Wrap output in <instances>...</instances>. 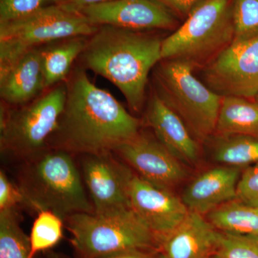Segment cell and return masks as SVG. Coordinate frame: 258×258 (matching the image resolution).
I'll use <instances>...</instances> for the list:
<instances>
[{
    "label": "cell",
    "instance_id": "cell-31",
    "mask_svg": "<svg viewBox=\"0 0 258 258\" xmlns=\"http://www.w3.org/2000/svg\"><path fill=\"white\" fill-rule=\"evenodd\" d=\"M114 1V0H66L63 4L71 9L78 11L83 7L88 5L98 4V3H108V2Z\"/></svg>",
    "mask_w": 258,
    "mask_h": 258
},
{
    "label": "cell",
    "instance_id": "cell-3",
    "mask_svg": "<svg viewBox=\"0 0 258 258\" xmlns=\"http://www.w3.org/2000/svg\"><path fill=\"white\" fill-rule=\"evenodd\" d=\"M71 155L64 151L52 149L25 161L19 186L29 208L37 212H53L63 220L76 213H94Z\"/></svg>",
    "mask_w": 258,
    "mask_h": 258
},
{
    "label": "cell",
    "instance_id": "cell-33",
    "mask_svg": "<svg viewBox=\"0 0 258 258\" xmlns=\"http://www.w3.org/2000/svg\"><path fill=\"white\" fill-rule=\"evenodd\" d=\"M254 100H255L256 101L258 102V95L257 96L255 97V98H254Z\"/></svg>",
    "mask_w": 258,
    "mask_h": 258
},
{
    "label": "cell",
    "instance_id": "cell-1",
    "mask_svg": "<svg viewBox=\"0 0 258 258\" xmlns=\"http://www.w3.org/2000/svg\"><path fill=\"white\" fill-rule=\"evenodd\" d=\"M66 86L64 110L47 147L71 154H110L139 134V119L84 70H75Z\"/></svg>",
    "mask_w": 258,
    "mask_h": 258
},
{
    "label": "cell",
    "instance_id": "cell-32",
    "mask_svg": "<svg viewBox=\"0 0 258 258\" xmlns=\"http://www.w3.org/2000/svg\"><path fill=\"white\" fill-rule=\"evenodd\" d=\"M157 258H168L166 257V254H164V253H161L159 254V256H157Z\"/></svg>",
    "mask_w": 258,
    "mask_h": 258
},
{
    "label": "cell",
    "instance_id": "cell-4",
    "mask_svg": "<svg viewBox=\"0 0 258 258\" xmlns=\"http://www.w3.org/2000/svg\"><path fill=\"white\" fill-rule=\"evenodd\" d=\"M79 11L64 5L46 7L23 18L0 24V75L27 52L74 37H91L98 30Z\"/></svg>",
    "mask_w": 258,
    "mask_h": 258
},
{
    "label": "cell",
    "instance_id": "cell-13",
    "mask_svg": "<svg viewBox=\"0 0 258 258\" xmlns=\"http://www.w3.org/2000/svg\"><path fill=\"white\" fill-rule=\"evenodd\" d=\"M115 152L137 171V175L158 186L171 189L186 176L181 161L157 138L140 132Z\"/></svg>",
    "mask_w": 258,
    "mask_h": 258
},
{
    "label": "cell",
    "instance_id": "cell-30",
    "mask_svg": "<svg viewBox=\"0 0 258 258\" xmlns=\"http://www.w3.org/2000/svg\"><path fill=\"white\" fill-rule=\"evenodd\" d=\"M157 256L149 249H127L98 258H157Z\"/></svg>",
    "mask_w": 258,
    "mask_h": 258
},
{
    "label": "cell",
    "instance_id": "cell-6",
    "mask_svg": "<svg viewBox=\"0 0 258 258\" xmlns=\"http://www.w3.org/2000/svg\"><path fill=\"white\" fill-rule=\"evenodd\" d=\"M232 0H200L180 28L161 45V60L195 64L217 55L234 40Z\"/></svg>",
    "mask_w": 258,
    "mask_h": 258
},
{
    "label": "cell",
    "instance_id": "cell-19",
    "mask_svg": "<svg viewBox=\"0 0 258 258\" xmlns=\"http://www.w3.org/2000/svg\"><path fill=\"white\" fill-rule=\"evenodd\" d=\"M88 41V37H70L52 46L42 48V69L45 89L67 77L71 66L81 55Z\"/></svg>",
    "mask_w": 258,
    "mask_h": 258
},
{
    "label": "cell",
    "instance_id": "cell-14",
    "mask_svg": "<svg viewBox=\"0 0 258 258\" xmlns=\"http://www.w3.org/2000/svg\"><path fill=\"white\" fill-rule=\"evenodd\" d=\"M241 169L222 165L205 171L186 186L181 200L189 212L203 215L237 200Z\"/></svg>",
    "mask_w": 258,
    "mask_h": 258
},
{
    "label": "cell",
    "instance_id": "cell-2",
    "mask_svg": "<svg viewBox=\"0 0 258 258\" xmlns=\"http://www.w3.org/2000/svg\"><path fill=\"white\" fill-rule=\"evenodd\" d=\"M162 41L141 31L101 25L81 57L86 68L118 88L138 113L145 103L149 73L161 61Z\"/></svg>",
    "mask_w": 258,
    "mask_h": 258
},
{
    "label": "cell",
    "instance_id": "cell-25",
    "mask_svg": "<svg viewBox=\"0 0 258 258\" xmlns=\"http://www.w3.org/2000/svg\"><path fill=\"white\" fill-rule=\"evenodd\" d=\"M213 258H258V235L220 232Z\"/></svg>",
    "mask_w": 258,
    "mask_h": 258
},
{
    "label": "cell",
    "instance_id": "cell-21",
    "mask_svg": "<svg viewBox=\"0 0 258 258\" xmlns=\"http://www.w3.org/2000/svg\"><path fill=\"white\" fill-rule=\"evenodd\" d=\"M212 150V158L222 165L242 168L258 161V137L219 135Z\"/></svg>",
    "mask_w": 258,
    "mask_h": 258
},
{
    "label": "cell",
    "instance_id": "cell-27",
    "mask_svg": "<svg viewBox=\"0 0 258 258\" xmlns=\"http://www.w3.org/2000/svg\"><path fill=\"white\" fill-rule=\"evenodd\" d=\"M237 200L249 206H258V161L241 174L237 186Z\"/></svg>",
    "mask_w": 258,
    "mask_h": 258
},
{
    "label": "cell",
    "instance_id": "cell-5",
    "mask_svg": "<svg viewBox=\"0 0 258 258\" xmlns=\"http://www.w3.org/2000/svg\"><path fill=\"white\" fill-rule=\"evenodd\" d=\"M194 67L187 60H161L154 71L155 92L197 140L205 141L216 130L222 97L195 77Z\"/></svg>",
    "mask_w": 258,
    "mask_h": 258
},
{
    "label": "cell",
    "instance_id": "cell-10",
    "mask_svg": "<svg viewBox=\"0 0 258 258\" xmlns=\"http://www.w3.org/2000/svg\"><path fill=\"white\" fill-rule=\"evenodd\" d=\"M111 154H87L81 161L83 180L98 215H118L132 210L128 187L134 174Z\"/></svg>",
    "mask_w": 258,
    "mask_h": 258
},
{
    "label": "cell",
    "instance_id": "cell-29",
    "mask_svg": "<svg viewBox=\"0 0 258 258\" xmlns=\"http://www.w3.org/2000/svg\"><path fill=\"white\" fill-rule=\"evenodd\" d=\"M171 11L179 15L189 14L190 10L200 0H157Z\"/></svg>",
    "mask_w": 258,
    "mask_h": 258
},
{
    "label": "cell",
    "instance_id": "cell-11",
    "mask_svg": "<svg viewBox=\"0 0 258 258\" xmlns=\"http://www.w3.org/2000/svg\"><path fill=\"white\" fill-rule=\"evenodd\" d=\"M93 25H110L134 31L171 29L176 21L171 10L157 0H114L78 10Z\"/></svg>",
    "mask_w": 258,
    "mask_h": 258
},
{
    "label": "cell",
    "instance_id": "cell-26",
    "mask_svg": "<svg viewBox=\"0 0 258 258\" xmlns=\"http://www.w3.org/2000/svg\"><path fill=\"white\" fill-rule=\"evenodd\" d=\"M66 0H0V24L23 18L37 10L63 4Z\"/></svg>",
    "mask_w": 258,
    "mask_h": 258
},
{
    "label": "cell",
    "instance_id": "cell-17",
    "mask_svg": "<svg viewBox=\"0 0 258 258\" xmlns=\"http://www.w3.org/2000/svg\"><path fill=\"white\" fill-rule=\"evenodd\" d=\"M45 89L41 47L27 52L6 73L0 75V95L10 105L27 104Z\"/></svg>",
    "mask_w": 258,
    "mask_h": 258
},
{
    "label": "cell",
    "instance_id": "cell-23",
    "mask_svg": "<svg viewBox=\"0 0 258 258\" xmlns=\"http://www.w3.org/2000/svg\"><path fill=\"white\" fill-rule=\"evenodd\" d=\"M63 220L50 211L38 212L32 225L30 236V258L42 251L53 247L62 237Z\"/></svg>",
    "mask_w": 258,
    "mask_h": 258
},
{
    "label": "cell",
    "instance_id": "cell-12",
    "mask_svg": "<svg viewBox=\"0 0 258 258\" xmlns=\"http://www.w3.org/2000/svg\"><path fill=\"white\" fill-rule=\"evenodd\" d=\"M131 208L153 231L158 240L176 228L189 210L170 189L133 174L128 187Z\"/></svg>",
    "mask_w": 258,
    "mask_h": 258
},
{
    "label": "cell",
    "instance_id": "cell-18",
    "mask_svg": "<svg viewBox=\"0 0 258 258\" xmlns=\"http://www.w3.org/2000/svg\"><path fill=\"white\" fill-rule=\"evenodd\" d=\"M258 137V102L241 97H222L215 133Z\"/></svg>",
    "mask_w": 258,
    "mask_h": 258
},
{
    "label": "cell",
    "instance_id": "cell-16",
    "mask_svg": "<svg viewBox=\"0 0 258 258\" xmlns=\"http://www.w3.org/2000/svg\"><path fill=\"white\" fill-rule=\"evenodd\" d=\"M220 235V231L203 215L189 212L159 242L168 258H213Z\"/></svg>",
    "mask_w": 258,
    "mask_h": 258
},
{
    "label": "cell",
    "instance_id": "cell-7",
    "mask_svg": "<svg viewBox=\"0 0 258 258\" xmlns=\"http://www.w3.org/2000/svg\"><path fill=\"white\" fill-rule=\"evenodd\" d=\"M72 243L86 258L127 249H150L157 236L133 210L114 215L76 213L66 219Z\"/></svg>",
    "mask_w": 258,
    "mask_h": 258
},
{
    "label": "cell",
    "instance_id": "cell-9",
    "mask_svg": "<svg viewBox=\"0 0 258 258\" xmlns=\"http://www.w3.org/2000/svg\"><path fill=\"white\" fill-rule=\"evenodd\" d=\"M205 84L221 97L258 95V37L233 41L204 69Z\"/></svg>",
    "mask_w": 258,
    "mask_h": 258
},
{
    "label": "cell",
    "instance_id": "cell-28",
    "mask_svg": "<svg viewBox=\"0 0 258 258\" xmlns=\"http://www.w3.org/2000/svg\"><path fill=\"white\" fill-rule=\"evenodd\" d=\"M20 205L28 207L23 191L19 185L12 182L5 171H0V211L13 210Z\"/></svg>",
    "mask_w": 258,
    "mask_h": 258
},
{
    "label": "cell",
    "instance_id": "cell-15",
    "mask_svg": "<svg viewBox=\"0 0 258 258\" xmlns=\"http://www.w3.org/2000/svg\"><path fill=\"white\" fill-rule=\"evenodd\" d=\"M146 118L157 140L180 161L188 164L198 162V140L179 115L156 92L149 98Z\"/></svg>",
    "mask_w": 258,
    "mask_h": 258
},
{
    "label": "cell",
    "instance_id": "cell-8",
    "mask_svg": "<svg viewBox=\"0 0 258 258\" xmlns=\"http://www.w3.org/2000/svg\"><path fill=\"white\" fill-rule=\"evenodd\" d=\"M66 94V86H57L15 111L2 108V151L25 161L45 152L63 111Z\"/></svg>",
    "mask_w": 258,
    "mask_h": 258
},
{
    "label": "cell",
    "instance_id": "cell-24",
    "mask_svg": "<svg viewBox=\"0 0 258 258\" xmlns=\"http://www.w3.org/2000/svg\"><path fill=\"white\" fill-rule=\"evenodd\" d=\"M232 16L233 41H246L258 37V0H232Z\"/></svg>",
    "mask_w": 258,
    "mask_h": 258
},
{
    "label": "cell",
    "instance_id": "cell-20",
    "mask_svg": "<svg viewBox=\"0 0 258 258\" xmlns=\"http://www.w3.org/2000/svg\"><path fill=\"white\" fill-rule=\"evenodd\" d=\"M208 220L220 232L258 235V206L233 200L208 213Z\"/></svg>",
    "mask_w": 258,
    "mask_h": 258
},
{
    "label": "cell",
    "instance_id": "cell-22",
    "mask_svg": "<svg viewBox=\"0 0 258 258\" xmlns=\"http://www.w3.org/2000/svg\"><path fill=\"white\" fill-rule=\"evenodd\" d=\"M30 237L19 223L16 209L0 211V258H30Z\"/></svg>",
    "mask_w": 258,
    "mask_h": 258
}]
</instances>
